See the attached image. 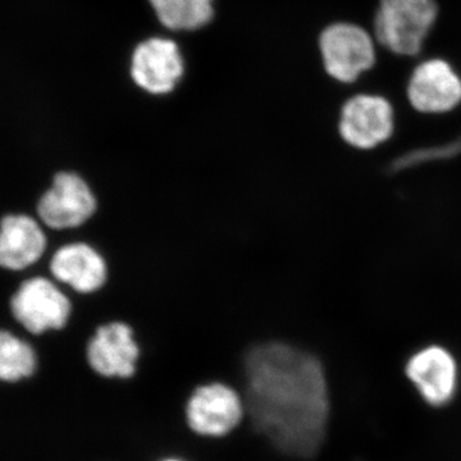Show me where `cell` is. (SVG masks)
Wrapping results in <instances>:
<instances>
[{"mask_svg":"<svg viewBox=\"0 0 461 461\" xmlns=\"http://www.w3.org/2000/svg\"><path fill=\"white\" fill-rule=\"evenodd\" d=\"M318 50L324 72L342 85L357 84L378 59L377 42L372 32L348 21L324 27L318 36Z\"/></svg>","mask_w":461,"mask_h":461,"instance_id":"8992f818","label":"cell"},{"mask_svg":"<svg viewBox=\"0 0 461 461\" xmlns=\"http://www.w3.org/2000/svg\"><path fill=\"white\" fill-rule=\"evenodd\" d=\"M238 388L251 432L275 453L294 460L317 456L330 415L329 375L313 348L266 339L242 357Z\"/></svg>","mask_w":461,"mask_h":461,"instance_id":"6da1fadb","label":"cell"},{"mask_svg":"<svg viewBox=\"0 0 461 461\" xmlns=\"http://www.w3.org/2000/svg\"><path fill=\"white\" fill-rule=\"evenodd\" d=\"M142 348L132 324L112 320L99 324L85 345V360L96 377L130 381L139 373Z\"/></svg>","mask_w":461,"mask_h":461,"instance_id":"ba28073f","label":"cell"},{"mask_svg":"<svg viewBox=\"0 0 461 461\" xmlns=\"http://www.w3.org/2000/svg\"><path fill=\"white\" fill-rule=\"evenodd\" d=\"M41 354L32 342L0 329V384H16L41 371Z\"/></svg>","mask_w":461,"mask_h":461,"instance_id":"5bb4252c","label":"cell"},{"mask_svg":"<svg viewBox=\"0 0 461 461\" xmlns=\"http://www.w3.org/2000/svg\"><path fill=\"white\" fill-rule=\"evenodd\" d=\"M438 14L436 0H381L371 32L378 50L420 60Z\"/></svg>","mask_w":461,"mask_h":461,"instance_id":"7a4b0ae2","label":"cell"},{"mask_svg":"<svg viewBox=\"0 0 461 461\" xmlns=\"http://www.w3.org/2000/svg\"><path fill=\"white\" fill-rule=\"evenodd\" d=\"M9 314L35 338L62 332L75 313L74 296L50 276L26 278L11 294Z\"/></svg>","mask_w":461,"mask_h":461,"instance_id":"277c9868","label":"cell"},{"mask_svg":"<svg viewBox=\"0 0 461 461\" xmlns=\"http://www.w3.org/2000/svg\"><path fill=\"white\" fill-rule=\"evenodd\" d=\"M154 461H190L187 460L186 457L180 456V455H163V456H160L159 459L154 460Z\"/></svg>","mask_w":461,"mask_h":461,"instance_id":"e0dca14e","label":"cell"},{"mask_svg":"<svg viewBox=\"0 0 461 461\" xmlns=\"http://www.w3.org/2000/svg\"><path fill=\"white\" fill-rule=\"evenodd\" d=\"M51 278L75 296H93L108 285L109 263L99 248L86 240H67L47 259Z\"/></svg>","mask_w":461,"mask_h":461,"instance_id":"9c48e42d","label":"cell"},{"mask_svg":"<svg viewBox=\"0 0 461 461\" xmlns=\"http://www.w3.org/2000/svg\"><path fill=\"white\" fill-rule=\"evenodd\" d=\"M131 75L135 84L149 94L171 93L184 75V60L177 45L162 38L141 42L133 51Z\"/></svg>","mask_w":461,"mask_h":461,"instance_id":"4fadbf2b","label":"cell"},{"mask_svg":"<svg viewBox=\"0 0 461 461\" xmlns=\"http://www.w3.org/2000/svg\"><path fill=\"white\" fill-rule=\"evenodd\" d=\"M182 420L185 429L199 438H229L247 421L244 396L222 379L202 382L185 400Z\"/></svg>","mask_w":461,"mask_h":461,"instance_id":"3957f363","label":"cell"},{"mask_svg":"<svg viewBox=\"0 0 461 461\" xmlns=\"http://www.w3.org/2000/svg\"><path fill=\"white\" fill-rule=\"evenodd\" d=\"M160 23L172 30L184 29L185 0H150Z\"/></svg>","mask_w":461,"mask_h":461,"instance_id":"9a60e30c","label":"cell"},{"mask_svg":"<svg viewBox=\"0 0 461 461\" xmlns=\"http://www.w3.org/2000/svg\"><path fill=\"white\" fill-rule=\"evenodd\" d=\"M395 105L381 94L355 93L339 112V141L353 150L372 151L384 147L396 135Z\"/></svg>","mask_w":461,"mask_h":461,"instance_id":"52a82bcc","label":"cell"},{"mask_svg":"<svg viewBox=\"0 0 461 461\" xmlns=\"http://www.w3.org/2000/svg\"><path fill=\"white\" fill-rule=\"evenodd\" d=\"M47 229L26 212L0 217V269L25 272L38 266L50 249Z\"/></svg>","mask_w":461,"mask_h":461,"instance_id":"8fae6325","label":"cell"},{"mask_svg":"<svg viewBox=\"0 0 461 461\" xmlns=\"http://www.w3.org/2000/svg\"><path fill=\"white\" fill-rule=\"evenodd\" d=\"M99 198L90 181L74 169L54 173L33 211L45 229L60 236L83 229L98 214Z\"/></svg>","mask_w":461,"mask_h":461,"instance_id":"5b68a950","label":"cell"},{"mask_svg":"<svg viewBox=\"0 0 461 461\" xmlns=\"http://www.w3.org/2000/svg\"><path fill=\"white\" fill-rule=\"evenodd\" d=\"M213 17V0H185V30L205 26Z\"/></svg>","mask_w":461,"mask_h":461,"instance_id":"2e32d148","label":"cell"},{"mask_svg":"<svg viewBox=\"0 0 461 461\" xmlns=\"http://www.w3.org/2000/svg\"><path fill=\"white\" fill-rule=\"evenodd\" d=\"M406 99L423 115H446L461 107V76L444 58L421 59L412 68Z\"/></svg>","mask_w":461,"mask_h":461,"instance_id":"30bf717a","label":"cell"},{"mask_svg":"<svg viewBox=\"0 0 461 461\" xmlns=\"http://www.w3.org/2000/svg\"><path fill=\"white\" fill-rule=\"evenodd\" d=\"M406 378L429 405L442 408L454 399L459 382V366L454 354L442 345H427L409 357Z\"/></svg>","mask_w":461,"mask_h":461,"instance_id":"7c38bea8","label":"cell"}]
</instances>
